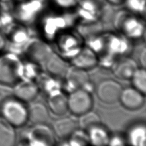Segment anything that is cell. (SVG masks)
<instances>
[{
	"instance_id": "cell-1",
	"label": "cell",
	"mask_w": 146,
	"mask_h": 146,
	"mask_svg": "<svg viewBox=\"0 0 146 146\" xmlns=\"http://www.w3.org/2000/svg\"><path fill=\"white\" fill-rule=\"evenodd\" d=\"M2 117L14 127H20L28 121V108L23 101L12 98L0 106Z\"/></svg>"
},
{
	"instance_id": "cell-2",
	"label": "cell",
	"mask_w": 146,
	"mask_h": 146,
	"mask_svg": "<svg viewBox=\"0 0 146 146\" xmlns=\"http://www.w3.org/2000/svg\"><path fill=\"white\" fill-rule=\"evenodd\" d=\"M23 72V66L17 56L7 54L0 57V83L13 85Z\"/></svg>"
},
{
	"instance_id": "cell-3",
	"label": "cell",
	"mask_w": 146,
	"mask_h": 146,
	"mask_svg": "<svg viewBox=\"0 0 146 146\" xmlns=\"http://www.w3.org/2000/svg\"><path fill=\"white\" fill-rule=\"evenodd\" d=\"M67 99L68 110L76 115L80 116L92 109V96L89 92L82 88L72 90Z\"/></svg>"
},
{
	"instance_id": "cell-4",
	"label": "cell",
	"mask_w": 146,
	"mask_h": 146,
	"mask_svg": "<svg viewBox=\"0 0 146 146\" xmlns=\"http://www.w3.org/2000/svg\"><path fill=\"white\" fill-rule=\"evenodd\" d=\"M115 26L130 38L140 37L144 33V27L141 21L126 11L118 12L115 18Z\"/></svg>"
},
{
	"instance_id": "cell-5",
	"label": "cell",
	"mask_w": 146,
	"mask_h": 146,
	"mask_svg": "<svg viewBox=\"0 0 146 146\" xmlns=\"http://www.w3.org/2000/svg\"><path fill=\"white\" fill-rule=\"evenodd\" d=\"M122 90V86L118 82L108 79L99 83L96 89V93L98 98L102 102L111 104L119 100Z\"/></svg>"
},
{
	"instance_id": "cell-6",
	"label": "cell",
	"mask_w": 146,
	"mask_h": 146,
	"mask_svg": "<svg viewBox=\"0 0 146 146\" xmlns=\"http://www.w3.org/2000/svg\"><path fill=\"white\" fill-rule=\"evenodd\" d=\"M28 134V140L32 145H52L54 143V133L45 124H33Z\"/></svg>"
},
{
	"instance_id": "cell-7",
	"label": "cell",
	"mask_w": 146,
	"mask_h": 146,
	"mask_svg": "<svg viewBox=\"0 0 146 146\" xmlns=\"http://www.w3.org/2000/svg\"><path fill=\"white\" fill-rule=\"evenodd\" d=\"M25 54L31 61L44 63L51 55L52 51L48 44L42 40L34 38L30 40L25 49Z\"/></svg>"
},
{
	"instance_id": "cell-8",
	"label": "cell",
	"mask_w": 146,
	"mask_h": 146,
	"mask_svg": "<svg viewBox=\"0 0 146 146\" xmlns=\"http://www.w3.org/2000/svg\"><path fill=\"white\" fill-rule=\"evenodd\" d=\"M144 95L134 87H127L122 90L119 101L124 108L129 110H136L144 104Z\"/></svg>"
},
{
	"instance_id": "cell-9",
	"label": "cell",
	"mask_w": 146,
	"mask_h": 146,
	"mask_svg": "<svg viewBox=\"0 0 146 146\" xmlns=\"http://www.w3.org/2000/svg\"><path fill=\"white\" fill-rule=\"evenodd\" d=\"M14 96L23 102H28L35 99L38 94V87L30 80L17 82L13 88Z\"/></svg>"
},
{
	"instance_id": "cell-10",
	"label": "cell",
	"mask_w": 146,
	"mask_h": 146,
	"mask_svg": "<svg viewBox=\"0 0 146 146\" xmlns=\"http://www.w3.org/2000/svg\"><path fill=\"white\" fill-rule=\"evenodd\" d=\"M67 83L69 87L73 90L77 88H83V87L89 82V76L87 70L81 69L76 66L69 67L65 74Z\"/></svg>"
},
{
	"instance_id": "cell-11",
	"label": "cell",
	"mask_w": 146,
	"mask_h": 146,
	"mask_svg": "<svg viewBox=\"0 0 146 146\" xmlns=\"http://www.w3.org/2000/svg\"><path fill=\"white\" fill-rule=\"evenodd\" d=\"M137 68L138 65L133 59L124 57L113 64V72L117 78L126 80L131 79Z\"/></svg>"
},
{
	"instance_id": "cell-12",
	"label": "cell",
	"mask_w": 146,
	"mask_h": 146,
	"mask_svg": "<svg viewBox=\"0 0 146 146\" xmlns=\"http://www.w3.org/2000/svg\"><path fill=\"white\" fill-rule=\"evenodd\" d=\"M48 105L54 114L62 116L68 110V99L60 90H54L49 92Z\"/></svg>"
},
{
	"instance_id": "cell-13",
	"label": "cell",
	"mask_w": 146,
	"mask_h": 146,
	"mask_svg": "<svg viewBox=\"0 0 146 146\" xmlns=\"http://www.w3.org/2000/svg\"><path fill=\"white\" fill-rule=\"evenodd\" d=\"M78 122L69 117H64L57 120L53 124L54 135L61 139L69 137L78 128Z\"/></svg>"
},
{
	"instance_id": "cell-14",
	"label": "cell",
	"mask_w": 146,
	"mask_h": 146,
	"mask_svg": "<svg viewBox=\"0 0 146 146\" xmlns=\"http://www.w3.org/2000/svg\"><path fill=\"white\" fill-rule=\"evenodd\" d=\"M74 66L87 70L93 68L98 64V58L92 49L84 48L72 59Z\"/></svg>"
},
{
	"instance_id": "cell-15",
	"label": "cell",
	"mask_w": 146,
	"mask_h": 146,
	"mask_svg": "<svg viewBox=\"0 0 146 146\" xmlns=\"http://www.w3.org/2000/svg\"><path fill=\"white\" fill-rule=\"evenodd\" d=\"M48 71L56 76H63L69 67V65L58 54L52 53L44 62Z\"/></svg>"
},
{
	"instance_id": "cell-16",
	"label": "cell",
	"mask_w": 146,
	"mask_h": 146,
	"mask_svg": "<svg viewBox=\"0 0 146 146\" xmlns=\"http://www.w3.org/2000/svg\"><path fill=\"white\" fill-rule=\"evenodd\" d=\"M87 131L89 143L91 144L98 146L108 145L110 135L101 123L90 127Z\"/></svg>"
},
{
	"instance_id": "cell-17",
	"label": "cell",
	"mask_w": 146,
	"mask_h": 146,
	"mask_svg": "<svg viewBox=\"0 0 146 146\" xmlns=\"http://www.w3.org/2000/svg\"><path fill=\"white\" fill-rule=\"evenodd\" d=\"M48 119V110L42 103H32L28 108V121L33 124H45Z\"/></svg>"
},
{
	"instance_id": "cell-18",
	"label": "cell",
	"mask_w": 146,
	"mask_h": 146,
	"mask_svg": "<svg viewBox=\"0 0 146 146\" xmlns=\"http://www.w3.org/2000/svg\"><path fill=\"white\" fill-rule=\"evenodd\" d=\"M127 140L134 146H145L146 129L145 124L137 123L129 127L127 133Z\"/></svg>"
},
{
	"instance_id": "cell-19",
	"label": "cell",
	"mask_w": 146,
	"mask_h": 146,
	"mask_svg": "<svg viewBox=\"0 0 146 146\" xmlns=\"http://www.w3.org/2000/svg\"><path fill=\"white\" fill-rule=\"evenodd\" d=\"M16 133L14 127L0 117V146H12L15 144Z\"/></svg>"
},
{
	"instance_id": "cell-20",
	"label": "cell",
	"mask_w": 146,
	"mask_h": 146,
	"mask_svg": "<svg viewBox=\"0 0 146 146\" xmlns=\"http://www.w3.org/2000/svg\"><path fill=\"white\" fill-rule=\"evenodd\" d=\"M101 123V119L98 115L91 110L80 115L78 126L81 129L87 130L94 125Z\"/></svg>"
},
{
	"instance_id": "cell-21",
	"label": "cell",
	"mask_w": 146,
	"mask_h": 146,
	"mask_svg": "<svg viewBox=\"0 0 146 146\" xmlns=\"http://www.w3.org/2000/svg\"><path fill=\"white\" fill-rule=\"evenodd\" d=\"M131 80L133 87L145 94L146 91V72L144 67H138L131 76Z\"/></svg>"
},
{
	"instance_id": "cell-22",
	"label": "cell",
	"mask_w": 146,
	"mask_h": 146,
	"mask_svg": "<svg viewBox=\"0 0 146 146\" xmlns=\"http://www.w3.org/2000/svg\"><path fill=\"white\" fill-rule=\"evenodd\" d=\"M69 137V144L71 145H85L89 144L87 132H85L82 129L78 128Z\"/></svg>"
},
{
	"instance_id": "cell-23",
	"label": "cell",
	"mask_w": 146,
	"mask_h": 146,
	"mask_svg": "<svg viewBox=\"0 0 146 146\" xmlns=\"http://www.w3.org/2000/svg\"><path fill=\"white\" fill-rule=\"evenodd\" d=\"M125 5L131 11L135 13H144L145 0H125Z\"/></svg>"
},
{
	"instance_id": "cell-24",
	"label": "cell",
	"mask_w": 146,
	"mask_h": 146,
	"mask_svg": "<svg viewBox=\"0 0 146 146\" xmlns=\"http://www.w3.org/2000/svg\"><path fill=\"white\" fill-rule=\"evenodd\" d=\"M14 97L13 88L10 87L9 85L0 83V106L5 101Z\"/></svg>"
},
{
	"instance_id": "cell-25",
	"label": "cell",
	"mask_w": 146,
	"mask_h": 146,
	"mask_svg": "<svg viewBox=\"0 0 146 146\" xmlns=\"http://www.w3.org/2000/svg\"><path fill=\"white\" fill-rule=\"evenodd\" d=\"M125 141L121 135H115L110 137L108 145H124Z\"/></svg>"
},
{
	"instance_id": "cell-26",
	"label": "cell",
	"mask_w": 146,
	"mask_h": 146,
	"mask_svg": "<svg viewBox=\"0 0 146 146\" xmlns=\"http://www.w3.org/2000/svg\"><path fill=\"white\" fill-rule=\"evenodd\" d=\"M139 62L142 67H145L146 64V52H145V48H144L140 52V56H139Z\"/></svg>"
},
{
	"instance_id": "cell-27",
	"label": "cell",
	"mask_w": 146,
	"mask_h": 146,
	"mask_svg": "<svg viewBox=\"0 0 146 146\" xmlns=\"http://www.w3.org/2000/svg\"><path fill=\"white\" fill-rule=\"evenodd\" d=\"M92 3L94 4L96 7H97L99 9L103 8V7L106 4V0H88Z\"/></svg>"
},
{
	"instance_id": "cell-28",
	"label": "cell",
	"mask_w": 146,
	"mask_h": 146,
	"mask_svg": "<svg viewBox=\"0 0 146 146\" xmlns=\"http://www.w3.org/2000/svg\"><path fill=\"white\" fill-rule=\"evenodd\" d=\"M106 1L109 3L110 4L112 5H115V6L121 5L124 3L125 2V0H106Z\"/></svg>"
}]
</instances>
